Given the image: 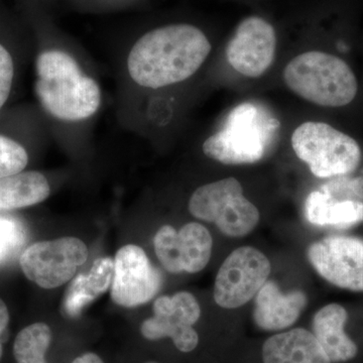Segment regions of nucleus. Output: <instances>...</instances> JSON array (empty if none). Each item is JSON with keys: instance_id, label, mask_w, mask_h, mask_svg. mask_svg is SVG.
Wrapping results in <instances>:
<instances>
[{"instance_id": "4", "label": "nucleus", "mask_w": 363, "mask_h": 363, "mask_svg": "<svg viewBox=\"0 0 363 363\" xmlns=\"http://www.w3.org/2000/svg\"><path fill=\"white\" fill-rule=\"evenodd\" d=\"M292 147L317 178L347 175L359 166L362 150L354 138L333 126L307 121L294 131Z\"/></svg>"}, {"instance_id": "10", "label": "nucleus", "mask_w": 363, "mask_h": 363, "mask_svg": "<svg viewBox=\"0 0 363 363\" xmlns=\"http://www.w3.org/2000/svg\"><path fill=\"white\" fill-rule=\"evenodd\" d=\"M308 259L318 274L339 288L363 292V241L350 236H328L313 243Z\"/></svg>"}, {"instance_id": "22", "label": "nucleus", "mask_w": 363, "mask_h": 363, "mask_svg": "<svg viewBox=\"0 0 363 363\" xmlns=\"http://www.w3.org/2000/svg\"><path fill=\"white\" fill-rule=\"evenodd\" d=\"M23 228L13 219L0 217V262H4L23 245Z\"/></svg>"}, {"instance_id": "3", "label": "nucleus", "mask_w": 363, "mask_h": 363, "mask_svg": "<svg viewBox=\"0 0 363 363\" xmlns=\"http://www.w3.org/2000/svg\"><path fill=\"white\" fill-rule=\"evenodd\" d=\"M286 87L306 101L322 107H342L357 97L354 72L342 59L319 51L298 55L284 69Z\"/></svg>"}, {"instance_id": "14", "label": "nucleus", "mask_w": 363, "mask_h": 363, "mask_svg": "<svg viewBox=\"0 0 363 363\" xmlns=\"http://www.w3.org/2000/svg\"><path fill=\"white\" fill-rule=\"evenodd\" d=\"M307 303L302 291L284 294L274 281H267L257 294L253 320L262 330H284L297 321Z\"/></svg>"}, {"instance_id": "17", "label": "nucleus", "mask_w": 363, "mask_h": 363, "mask_svg": "<svg viewBox=\"0 0 363 363\" xmlns=\"http://www.w3.org/2000/svg\"><path fill=\"white\" fill-rule=\"evenodd\" d=\"M114 260L101 257L95 260L90 271L79 274L72 281L64 297L62 310L66 316L74 318L108 290L113 279Z\"/></svg>"}, {"instance_id": "18", "label": "nucleus", "mask_w": 363, "mask_h": 363, "mask_svg": "<svg viewBox=\"0 0 363 363\" xmlns=\"http://www.w3.org/2000/svg\"><path fill=\"white\" fill-rule=\"evenodd\" d=\"M305 213L314 225L346 228L363 221V202L338 199L324 191H314L306 200Z\"/></svg>"}, {"instance_id": "20", "label": "nucleus", "mask_w": 363, "mask_h": 363, "mask_svg": "<svg viewBox=\"0 0 363 363\" xmlns=\"http://www.w3.org/2000/svg\"><path fill=\"white\" fill-rule=\"evenodd\" d=\"M52 341L51 328L45 323L26 327L13 343V355L18 363H47L45 355Z\"/></svg>"}, {"instance_id": "13", "label": "nucleus", "mask_w": 363, "mask_h": 363, "mask_svg": "<svg viewBox=\"0 0 363 363\" xmlns=\"http://www.w3.org/2000/svg\"><path fill=\"white\" fill-rule=\"evenodd\" d=\"M277 35L274 26L259 16L241 21L226 47L229 65L247 78H259L274 63Z\"/></svg>"}, {"instance_id": "16", "label": "nucleus", "mask_w": 363, "mask_h": 363, "mask_svg": "<svg viewBox=\"0 0 363 363\" xmlns=\"http://www.w3.org/2000/svg\"><path fill=\"white\" fill-rule=\"evenodd\" d=\"M348 314L342 306L329 304L313 319V334L331 362H345L357 357V345L344 332Z\"/></svg>"}, {"instance_id": "12", "label": "nucleus", "mask_w": 363, "mask_h": 363, "mask_svg": "<svg viewBox=\"0 0 363 363\" xmlns=\"http://www.w3.org/2000/svg\"><path fill=\"white\" fill-rule=\"evenodd\" d=\"M162 283V274L152 266L145 250L128 245L114 259L111 298L116 304L133 308L152 300Z\"/></svg>"}, {"instance_id": "7", "label": "nucleus", "mask_w": 363, "mask_h": 363, "mask_svg": "<svg viewBox=\"0 0 363 363\" xmlns=\"http://www.w3.org/2000/svg\"><path fill=\"white\" fill-rule=\"evenodd\" d=\"M87 257L82 240L63 238L30 245L21 255L20 264L30 281L43 289H55L70 281Z\"/></svg>"}, {"instance_id": "23", "label": "nucleus", "mask_w": 363, "mask_h": 363, "mask_svg": "<svg viewBox=\"0 0 363 363\" xmlns=\"http://www.w3.org/2000/svg\"><path fill=\"white\" fill-rule=\"evenodd\" d=\"M14 77L13 57L4 45L0 44V109L11 94Z\"/></svg>"}, {"instance_id": "2", "label": "nucleus", "mask_w": 363, "mask_h": 363, "mask_svg": "<svg viewBox=\"0 0 363 363\" xmlns=\"http://www.w3.org/2000/svg\"><path fill=\"white\" fill-rule=\"evenodd\" d=\"M35 73L38 100L56 121L81 123L94 116L101 107L104 96L99 83L66 50L50 48L40 52Z\"/></svg>"}, {"instance_id": "15", "label": "nucleus", "mask_w": 363, "mask_h": 363, "mask_svg": "<svg viewBox=\"0 0 363 363\" xmlns=\"http://www.w3.org/2000/svg\"><path fill=\"white\" fill-rule=\"evenodd\" d=\"M262 359L264 363H331L314 334L302 328L267 339Z\"/></svg>"}, {"instance_id": "5", "label": "nucleus", "mask_w": 363, "mask_h": 363, "mask_svg": "<svg viewBox=\"0 0 363 363\" xmlns=\"http://www.w3.org/2000/svg\"><path fill=\"white\" fill-rule=\"evenodd\" d=\"M189 211L200 220L212 222L229 238H242L259 222V209L243 195L233 177L196 189L189 200Z\"/></svg>"}, {"instance_id": "25", "label": "nucleus", "mask_w": 363, "mask_h": 363, "mask_svg": "<svg viewBox=\"0 0 363 363\" xmlns=\"http://www.w3.org/2000/svg\"><path fill=\"white\" fill-rule=\"evenodd\" d=\"M9 322V310H7L6 305L4 304V301L0 298V359L2 357V335L6 332L7 325Z\"/></svg>"}, {"instance_id": "27", "label": "nucleus", "mask_w": 363, "mask_h": 363, "mask_svg": "<svg viewBox=\"0 0 363 363\" xmlns=\"http://www.w3.org/2000/svg\"><path fill=\"white\" fill-rule=\"evenodd\" d=\"M149 363H157V362H149Z\"/></svg>"}, {"instance_id": "9", "label": "nucleus", "mask_w": 363, "mask_h": 363, "mask_svg": "<svg viewBox=\"0 0 363 363\" xmlns=\"http://www.w3.org/2000/svg\"><path fill=\"white\" fill-rule=\"evenodd\" d=\"M154 313V317L142 324L143 337L149 340L172 338L182 352H191L197 347L199 336L193 325L199 320L201 309L192 294L162 296L155 302Z\"/></svg>"}, {"instance_id": "24", "label": "nucleus", "mask_w": 363, "mask_h": 363, "mask_svg": "<svg viewBox=\"0 0 363 363\" xmlns=\"http://www.w3.org/2000/svg\"><path fill=\"white\" fill-rule=\"evenodd\" d=\"M323 191L331 195L341 193L342 196H350V197L355 198L357 201H360V200H363V177H358L353 180L330 184L324 187Z\"/></svg>"}, {"instance_id": "8", "label": "nucleus", "mask_w": 363, "mask_h": 363, "mask_svg": "<svg viewBox=\"0 0 363 363\" xmlns=\"http://www.w3.org/2000/svg\"><path fill=\"white\" fill-rule=\"evenodd\" d=\"M271 271L269 259L257 248L242 247L233 250L215 279V302L225 309L247 304L267 283Z\"/></svg>"}, {"instance_id": "1", "label": "nucleus", "mask_w": 363, "mask_h": 363, "mask_svg": "<svg viewBox=\"0 0 363 363\" xmlns=\"http://www.w3.org/2000/svg\"><path fill=\"white\" fill-rule=\"evenodd\" d=\"M211 52L203 30L189 23L160 26L143 33L131 45L126 71L138 87L161 89L197 73Z\"/></svg>"}, {"instance_id": "6", "label": "nucleus", "mask_w": 363, "mask_h": 363, "mask_svg": "<svg viewBox=\"0 0 363 363\" xmlns=\"http://www.w3.org/2000/svg\"><path fill=\"white\" fill-rule=\"evenodd\" d=\"M274 128V123L264 125L255 105H238L229 113L223 130L203 143V152L224 164H253L266 154L267 131Z\"/></svg>"}, {"instance_id": "21", "label": "nucleus", "mask_w": 363, "mask_h": 363, "mask_svg": "<svg viewBox=\"0 0 363 363\" xmlns=\"http://www.w3.org/2000/svg\"><path fill=\"white\" fill-rule=\"evenodd\" d=\"M28 162L25 147L13 138L0 135V179L21 173Z\"/></svg>"}, {"instance_id": "19", "label": "nucleus", "mask_w": 363, "mask_h": 363, "mask_svg": "<svg viewBox=\"0 0 363 363\" xmlns=\"http://www.w3.org/2000/svg\"><path fill=\"white\" fill-rule=\"evenodd\" d=\"M51 193L49 182L39 172H21L0 179V210H14L45 201Z\"/></svg>"}, {"instance_id": "26", "label": "nucleus", "mask_w": 363, "mask_h": 363, "mask_svg": "<svg viewBox=\"0 0 363 363\" xmlns=\"http://www.w3.org/2000/svg\"><path fill=\"white\" fill-rule=\"evenodd\" d=\"M72 363H104L102 362L101 358L98 357L95 353H85V354L81 355L74 359Z\"/></svg>"}, {"instance_id": "11", "label": "nucleus", "mask_w": 363, "mask_h": 363, "mask_svg": "<svg viewBox=\"0 0 363 363\" xmlns=\"http://www.w3.org/2000/svg\"><path fill=\"white\" fill-rule=\"evenodd\" d=\"M212 238L202 224L191 222L177 233L171 225L161 227L155 236L156 255L169 272H201L211 257Z\"/></svg>"}]
</instances>
